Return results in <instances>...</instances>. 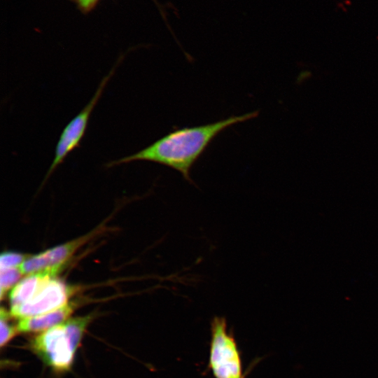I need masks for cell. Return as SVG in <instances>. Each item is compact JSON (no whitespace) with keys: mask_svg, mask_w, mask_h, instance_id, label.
I'll use <instances>...</instances> for the list:
<instances>
[{"mask_svg":"<svg viewBox=\"0 0 378 378\" xmlns=\"http://www.w3.org/2000/svg\"><path fill=\"white\" fill-rule=\"evenodd\" d=\"M258 114V111H253L214 122L178 128L136 153L111 161L106 166L112 167L134 161L153 162L180 172L186 181L194 184L190 176L192 167L213 140L227 128L254 119Z\"/></svg>","mask_w":378,"mask_h":378,"instance_id":"obj_1","label":"cell"},{"mask_svg":"<svg viewBox=\"0 0 378 378\" xmlns=\"http://www.w3.org/2000/svg\"><path fill=\"white\" fill-rule=\"evenodd\" d=\"M92 318L90 314L69 318L63 323L40 332L31 341L32 350L55 371L69 370Z\"/></svg>","mask_w":378,"mask_h":378,"instance_id":"obj_2","label":"cell"},{"mask_svg":"<svg viewBox=\"0 0 378 378\" xmlns=\"http://www.w3.org/2000/svg\"><path fill=\"white\" fill-rule=\"evenodd\" d=\"M207 368L214 378H247L241 351L223 316H216L210 323Z\"/></svg>","mask_w":378,"mask_h":378,"instance_id":"obj_3","label":"cell"},{"mask_svg":"<svg viewBox=\"0 0 378 378\" xmlns=\"http://www.w3.org/2000/svg\"><path fill=\"white\" fill-rule=\"evenodd\" d=\"M123 58L124 55H122L118 58L108 74L101 80L96 92L90 99V102L64 127L55 147L52 162L44 177L42 184L45 183L54 171L64 162L70 153L80 147V141L85 135L93 109L102 95L106 85L115 74V70Z\"/></svg>","mask_w":378,"mask_h":378,"instance_id":"obj_4","label":"cell"},{"mask_svg":"<svg viewBox=\"0 0 378 378\" xmlns=\"http://www.w3.org/2000/svg\"><path fill=\"white\" fill-rule=\"evenodd\" d=\"M74 288L57 277L49 280L26 303L10 309L13 317L19 319L51 312L69 303Z\"/></svg>","mask_w":378,"mask_h":378,"instance_id":"obj_5","label":"cell"},{"mask_svg":"<svg viewBox=\"0 0 378 378\" xmlns=\"http://www.w3.org/2000/svg\"><path fill=\"white\" fill-rule=\"evenodd\" d=\"M102 229V226H99L76 239L55 246L38 254L29 255L20 265L19 269L22 274H29L48 268H63L76 252L100 234Z\"/></svg>","mask_w":378,"mask_h":378,"instance_id":"obj_6","label":"cell"},{"mask_svg":"<svg viewBox=\"0 0 378 378\" xmlns=\"http://www.w3.org/2000/svg\"><path fill=\"white\" fill-rule=\"evenodd\" d=\"M61 267L46 269L27 274L12 288L9 295L10 309L18 307L30 300L49 280L57 277Z\"/></svg>","mask_w":378,"mask_h":378,"instance_id":"obj_7","label":"cell"},{"mask_svg":"<svg viewBox=\"0 0 378 378\" xmlns=\"http://www.w3.org/2000/svg\"><path fill=\"white\" fill-rule=\"evenodd\" d=\"M75 306L76 304L71 302L49 312L20 318L18 323L19 332H41L63 323L71 316Z\"/></svg>","mask_w":378,"mask_h":378,"instance_id":"obj_8","label":"cell"},{"mask_svg":"<svg viewBox=\"0 0 378 378\" xmlns=\"http://www.w3.org/2000/svg\"><path fill=\"white\" fill-rule=\"evenodd\" d=\"M11 315L4 307L0 312L1 318V346L6 345L19 332L18 325L10 321Z\"/></svg>","mask_w":378,"mask_h":378,"instance_id":"obj_9","label":"cell"},{"mask_svg":"<svg viewBox=\"0 0 378 378\" xmlns=\"http://www.w3.org/2000/svg\"><path fill=\"white\" fill-rule=\"evenodd\" d=\"M0 272L1 298L3 300L5 293L20 281L23 274L19 267L0 270Z\"/></svg>","mask_w":378,"mask_h":378,"instance_id":"obj_10","label":"cell"},{"mask_svg":"<svg viewBox=\"0 0 378 378\" xmlns=\"http://www.w3.org/2000/svg\"><path fill=\"white\" fill-rule=\"evenodd\" d=\"M29 256L18 252L5 251L0 256V270L19 267Z\"/></svg>","mask_w":378,"mask_h":378,"instance_id":"obj_11","label":"cell"},{"mask_svg":"<svg viewBox=\"0 0 378 378\" xmlns=\"http://www.w3.org/2000/svg\"><path fill=\"white\" fill-rule=\"evenodd\" d=\"M80 8L89 10L95 5L97 0H76Z\"/></svg>","mask_w":378,"mask_h":378,"instance_id":"obj_12","label":"cell"},{"mask_svg":"<svg viewBox=\"0 0 378 378\" xmlns=\"http://www.w3.org/2000/svg\"><path fill=\"white\" fill-rule=\"evenodd\" d=\"M312 76V72L310 71H302L298 77V82H302L307 79H309Z\"/></svg>","mask_w":378,"mask_h":378,"instance_id":"obj_13","label":"cell"}]
</instances>
